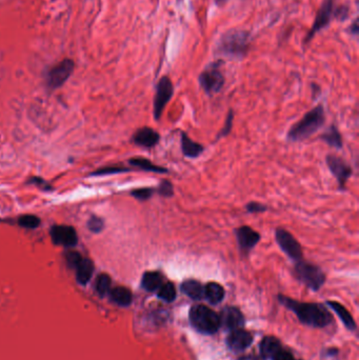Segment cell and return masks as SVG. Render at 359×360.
Returning <instances> with one entry per match:
<instances>
[{"instance_id": "obj_1", "label": "cell", "mask_w": 359, "mask_h": 360, "mask_svg": "<svg viewBox=\"0 0 359 360\" xmlns=\"http://www.w3.org/2000/svg\"><path fill=\"white\" fill-rule=\"evenodd\" d=\"M279 300L282 305H285L297 315L299 320L308 325L323 327L332 321L331 314L320 305L299 303L282 295L279 296Z\"/></svg>"}, {"instance_id": "obj_2", "label": "cell", "mask_w": 359, "mask_h": 360, "mask_svg": "<svg viewBox=\"0 0 359 360\" xmlns=\"http://www.w3.org/2000/svg\"><path fill=\"white\" fill-rule=\"evenodd\" d=\"M325 123V113L322 104L314 107L305 116L295 123L287 134V139L291 142L304 141L317 133Z\"/></svg>"}, {"instance_id": "obj_3", "label": "cell", "mask_w": 359, "mask_h": 360, "mask_svg": "<svg viewBox=\"0 0 359 360\" xmlns=\"http://www.w3.org/2000/svg\"><path fill=\"white\" fill-rule=\"evenodd\" d=\"M190 321L194 327L204 334L216 333L221 325L219 315L203 305H196L190 310Z\"/></svg>"}, {"instance_id": "obj_4", "label": "cell", "mask_w": 359, "mask_h": 360, "mask_svg": "<svg viewBox=\"0 0 359 360\" xmlns=\"http://www.w3.org/2000/svg\"><path fill=\"white\" fill-rule=\"evenodd\" d=\"M294 275L313 291H318L325 282V274L320 266L304 259L295 262Z\"/></svg>"}, {"instance_id": "obj_5", "label": "cell", "mask_w": 359, "mask_h": 360, "mask_svg": "<svg viewBox=\"0 0 359 360\" xmlns=\"http://www.w3.org/2000/svg\"><path fill=\"white\" fill-rule=\"evenodd\" d=\"M275 242L280 250L294 262L304 259V250L301 243L288 230L277 228L275 230Z\"/></svg>"}, {"instance_id": "obj_6", "label": "cell", "mask_w": 359, "mask_h": 360, "mask_svg": "<svg viewBox=\"0 0 359 360\" xmlns=\"http://www.w3.org/2000/svg\"><path fill=\"white\" fill-rule=\"evenodd\" d=\"M249 34L246 32H233L227 34L221 40L220 50L227 55L243 57L248 52Z\"/></svg>"}, {"instance_id": "obj_7", "label": "cell", "mask_w": 359, "mask_h": 360, "mask_svg": "<svg viewBox=\"0 0 359 360\" xmlns=\"http://www.w3.org/2000/svg\"><path fill=\"white\" fill-rule=\"evenodd\" d=\"M174 94V86L168 76H163L158 81L156 86V94L154 97L153 113L155 120H159L163 114L164 108L170 102Z\"/></svg>"}, {"instance_id": "obj_8", "label": "cell", "mask_w": 359, "mask_h": 360, "mask_svg": "<svg viewBox=\"0 0 359 360\" xmlns=\"http://www.w3.org/2000/svg\"><path fill=\"white\" fill-rule=\"evenodd\" d=\"M325 162L328 170L335 177L339 189L345 190L348 180L353 174L352 167L345 159L334 154H328L325 157Z\"/></svg>"}, {"instance_id": "obj_9", "label": "cell", "mask_w": 359, "mask_h": 360, "mask_svg": "<svg viewBox=\"0 0 359 360\" xmlns=\"http://www.w3.org/2000/svg\"><path fill=\"white\" fill-rule=\"evenodd\" d=\"M199 84L207 95L218 93L224 84V77L217 66H210L199 76Z\"/></svg>"}, {"instance_id": "obj_10", "label": "cell", "mask_w": 359, "mask_h": 360, "mask_svg": "<svg viewBox=\"0 0 359 360\" xmlns=\"http://www.w3.org/2000/svg\"><path fill=\"white\" fill-rule=\"evenodd\" d=\"M237 245L241 252L247 256L255 248L261 239L260 233L249 226H242L235 230Z\"/></svg>"}, {"instance_id": "obj_11", "label": "cell", "mask_w": 359, "mask_h": 360, "mask_svg": "<svg viewBox=\"0 0 359 360\" xmlns=\"http://www.w3.org/2000/svg\"><path fill=\"white\" fill-rule=\"evenodd\" d=\"M75 65L71 59H65L52 68L48 74V84L52 88L62 86L72 75Z\"/></svg>"}, {"instance_id": "obj_12", "label": "cell", "mask_w": 359, "mask_h": 360, "mask_svg": "<svg viewBox=\"0 0 359 360\" xmlns=\"http://www.w3.org/2000/svg\"><path fill=\"white\" fill-rule=\"evenodd\" d=\"M333 13H334V0H324L322 6L317 12L315 21H314L313 26L310 29V32L306 38V42L311 40L312 37L318 31H320L321 28H323L328 24V22H330L332 19Z\"/></svg>"}, {"instance_id": "obj_13", "label": "cell", "mask_w": 359, "mask_h": 360, "mask_svg": "<svg viewBox=\"0 0 359 360\" xmlns=\"http://www.w3.org/2000/svg\"><path fill=\"white\" fill-rule=\"evenodd\" d=\"M51 237L55 245L73 248L77 245L78 237L74 228L70 226H55L51 229Z\"/></svg>"}, {"instance_id": "obj_14", "label": "cell", "mask_w": 359, "mask_h": 360, "mask_svg": "<svg viewBox=\"0 0 359 360\" xmlns=\"http://www.w3.org/2000/svg\"><path fill=\"white\" fill-rule=\"evenodd\" d=\"M160 141V134L152 128L138 129L133 135V142L144 148H153Z\"/></svg>"}, {"instance_id": "obj_15", "label": "cell", "mask_w": 359, "mask_h": 360, "mask_svg": "<svg viewBox=\"0 0 359 360\" xmlns=\"http://www.w3.org/2000/svg\"><path fill=\"white\" fill-rule=\"evenodd\" d=\"M219 317L220 323L223 324L228 329H231V331L242 328L245 323L243 313L234 307H228L223 309L221 312V316Z\"/></svg>"}, {"instance_id": "obj_16", "label": "cell", "mask_w": 359, "mask_h": 360, "mask_svg": "<svg viewBox=\"0 0 359 360\" xmlns=\"http://www.w3.org/2000/svg\"><path fill=\"white\" fill-rule=\"evenodd\" d=\"M227 342L229 348L232 351L242 352L251 346L253 342V336L249 332L244 331L242 328H238L229 335Z\"/></svg>"}, {"instance_id": "obj_17", "label": "cell", "mask_w": 359, "mask_h": 360, "mask_svg": "<svg viewBox=\"0 0 359 360\" xmlns=\"http://www.w3.org/2000/svg\"><path fill=\"white\" fill-rule=\"evenodd\" d=\"M181 145L184 156L191 159L199 157L204 151V146L190 138L186 132H181Z\"/></svg>"}, {"instance_id": "obj_18", "label": "cell", "mask_w": 359, "mask_h": 360, "mask_svg": "<svg viewBox=\"0 0 359 360\" xmlns=\"http://www.w3.org/2000/svg\"><path fill=\"white\" fill-rule=\"evenodd\" d=\"M320 139L327 145H330L331 147H334L336 149H341L343 147L341 133L335 125H331L330 127L326 128L320 135Z\"/></svg>"}, {"instance_id": "obj_19", "label": "cell", "mask_w": 359, "mask_h": 360, "mask_svg": "<svg viewBox=\"0 0 359 360\" xmlns=\"http://www.w3.org/2000/svg\"><path fill=\"white\" fill-rule=\"evenodd\" d=\"M182 292L193 300H200L204 297V287L195 279H188L182 283Z\"/></svg>"}, {"instance_id": "obj_20", "label": "cell", "mask_w": 359, "mask_h": 360, "mask_svg": "<svg viewBox=\"0 0 359 360\" xmlns=\"http://www.w3.org/2000/svg\"><path fill=\"white\" fill-rule=\"evenodd\" d=\"M163 283V275L157 271L145 272L141 279V286L147 292H157Z\"/></svg>"}, {"instance_id": "obj_21", "label": "cell", "mask_w": 359, "mask_h": 360, "mask_svg": "<svg viewBox=\"0 0 359 360\" xmlns=\"http://www.w3.org/2000/svg\"><path fill=\"white\" fill-rule=\"evenodd\" d=\"M130 164L144 172H152L157 174H168L169 170L160 166H156L151 160H148L143 157H134L129 160Z\"/></svg>"}, {"instance_id": "obj_22", "label": "cell", "mask_w": 359, "mask_h": 360, "mask_svg": "<svg viewBox=\"0 0 359 360\" xmlns=\"http://www.w3.org/2000/svg\"><path fill=\"white\" fill-rule=\"evenodd\" d=\"M75 268H76V271H77L76 277H77L78 282L81 284H86L93 276L94 263L91 259L82 258L81 261Z\"/></svg>"}, {"instance_id": "obj_23", "label": "cell", "mask_w": 359, "mask_h": 360, "mask_svg": "<svg viewBox=\"0 0 359 360\" xmlns=\"http://www.w3.org/2000/svg\"><path fill=\"white\" fill-rule=\"evenodd\" d=\"M204 297L208 303L213 305L219 304L224 298V290L217 282H208L204 287Z\"/></svg>"}, {"instance_id": "obj_24", "label": "cell", "mask_w": 359, "mask_h": 360, "mask_svg": "<svg viewBox=\"0 0 359 360\" xmlns=\"http://www.w3.org/2000/svg\"><path fill=\"white\" fill-rule=\"evenodd\" d=\"M113 302L119 306L127 307L132 303V293L126 287H116L110 292Z\"/></svg>"}, {"instance_id": "obj_25", "label": "cell", "mask_w": 359, "mask_h": 360, "mask_svg": "<svg viewBox=\"0 0 359 360\" xmlns=\"http://www.w3.org/2000/svg\"><path fill=\"white\" fill-rule=\"evenodd\" d=\"M280 349L281 344L275 337H265L260 343V354L263 358H272Z\"/></svg>"}, {"instance_id": "obj_26", "label": "cell", "mask_w": 359, "mask_h": 360, "mask_svg": "<svg viewBox=\"0 0 359 360\" xmlns=\"http://www.w3.org/2000/svg\"><path fill=\"white\" fill-rule=\"evenodd\" d=\"M327 305L330 306V308L332 310L335 311V313L338 315V317L341 319V321L343 323H345V325L348 328H351V329L355 328L356 324H355V321L352 317V315L349 313V311L345 307L336 302H327Z\"/></svg>"}, {"instance_id": "obj_27", "label": "cell", "mask_w": 359, "mask_h": 360, "mask_svg": "<svg viewBox=\"0 0 359 360\" xmlns=\"http://www.w3.org/2000/svg\"><path fill=\"white\" fill-rule=\"evenodd\" d=\"M157 296L159 299L163 300L166 303H173L176 299V289L175 286L170 282H163L161 284V287L157 291Z\"/></svg>"}, {"instance_id": "obj_28", "label": "cell", "mask_w": 359, "mask_h": 360, "mask_svg": "<svg viewBox=\"0 0 359 360\" xmlns=\"http://www.w3.org/2000/svg\"><path fill=\"white\" fill-rule=\"evenodd\" d=\"M111 277L108 274H100L95 282V288L99 295H106L111 289Z\"/></svg>"}, {"instance_id": "obj_29", "label": "cell", "mask_w": 359, "mask_h": 360, "mask_svg": "<svg viewBox=\"0 0 359 360\" xmlns=\"http://www.w3.org/2000/svg\"><path fill=\"white\" fill-rule=\"evenodd\" d=\"M156 193L164 198H171L174 195V186L168 179H162L158 188L156 189Z\"/></svg>"}, {"instance_id": "obj_30", "label": "cell", "mask_w": 359, "mask_h": 360, "mask_svg": "<svg viewBox=\"0 0 359 360\" xmlns=\"http://www.w3.org/2000/svg\"><path fill=\"white\" fill-rule=\"evenodd\" d=\"M156 192V189L154 188H140V189H135L131 192L132 196L139 200V201H146L148 199H151L154 193Z\"/></svg>"}, {"instance_id": "obj_31", "label": "cell", "mask_w": 359, "mask_h": 360, "mask_svg": "<svg viewBox=\"0 0 359 360\" xmlns=\"http://www.w3.org/2000/svg\"><path fill=\"white\" fill-rule=\"evenodd\" d=\"M18 223L25 229H36L40 226V219L35 215H23L19 217Z\"/></svg>"}, {"instance_id": "obj_32", "label": "cell", "mask_w": 359, "mask_h": 360, "mask_svg": "<svg viewBox=\"0 0 359 360\" xmlns=\"http://www.w3.org/2000/svg\"><path fill=\"white\" fill-rule=\"evenodd\" d=\"M233 122H234V112L232 110H230L229 113L227 114L226 120H224L223 127L221 128V130L219 131V133L217 135V140L228 136V135L231 133V131L233 129Z\"/></svg>"}, {"instance_id": "obj_33", "label": "cell", "mask_w": 359, "mask_h": 360, "mask_svg": "<svg viewBox=\"0 0 359 360\" xmlns=\"http://www.w3.org/2000/svg\"><path fill=\"white\" fill-rule=\"evenodd\" d=\"M246 211L248 214L264 213L267 211V206L263 203L257 202V201H251L246 204Z\"/></svg>"}, {"instance_id": "obj_34", "label": "cell", "mask_w": 359, "mask_h": 360, "mask_svg": "<svg viewBox=\"0 0 359 360\" xmlns=\"http://www.w3.org/2000/svg\"><path fill=\"white\" fill-rule=\"evenodd\" d=\"M87 228L93 233H100L104 228V222L97 216H92L87 221Z\"/></svg>"}, {"instance_id": "obj_35", "label": "cell", "mask_w": 359, "mask_h": 360, "mask_svg": "<svg viewBox=\"0 0 359 360\" xmlns=\"http://www.w3.org/2000/svg\"><path fill=\"white\" fill-rule=\"evenodd\" d=\"M66 259H67V261H68L70 266L76 267L78 265V263L81 261L82 257H81V255L78 252L71 251V252L66 254Z\"/></svg>"}, {"instance_id": "obj_36", "label": "cell", "mask_w": 359, "mask_h": 360, "mask_svg": "<svg viewBox=\"0 0 359 360\" xmlns=\"http://www.w3.org/2000/svg\"><path fill=\"white\" fill-rule=\"evenodd\" d=\"M130 170L127 168H121V167H108L101 169L95 173V175H108V174H117V173H126L129 172Z\"/></svg>"}, {"instance_id": "obj_37", "label": "cell", "mask_w": 359, "mask_h": 360, "mask_svg": "<svg viewBox=\"0 0 359 360\" xmlns=\"http://www.w3.org/2000/svg\"><path fill=\"white\" fill-rule=\"evenodd\" d=\"M272 360H293V356L290 352L283 350L282 348L278 350L274 356L271 358Z\"/></svg>"}, {"instance_id": "obj_38", "label": "cell", "mask_w": 359, "mask_h": 360, "mask_svg": "<svg viewBox=\"0 0 359 360\" xmlns=\"http://www.w3.org/2000/svg\"><path fill=\"white\" fill-rule=\"evenodd\" d=\"M348 13H349V10L345 7H340L337 11H336V17H338L339 19L343 20V19H346L347 16H348Z\"/></svg>"}, {"instance_id": "obj_39", "label": "cell", "mask_w": 359, "mask_h": 360, "mask_svg": "<svg viewBox=\"0 0 359 360\" xmlns=\"http://www.w3.org/2000/svg\"><path fill=\"white\" fill-rule=\"evenodd\" d=\"M352 31L354 34H357L358 33V24H357V19L354 21L353 23V27H352Z\"/></svg>"}, {"instance_id": "obj_40", "label": "cell", "mask_w": 359, "mask_h": 360, "mask_svg": "<svg viewBox=\"0 0 359 360\" xmlns=\"http://www.w3.org/2000/svg\"><path fill=\"white\" fill-rule=\"evenodd\" d=\"M239 360H258V359H257V358H255V357H253V356H247V357L241 358Z\"/></svg>"}]
</instances>
